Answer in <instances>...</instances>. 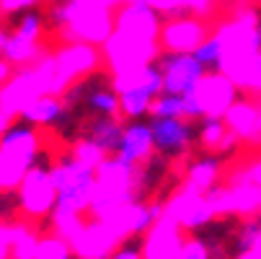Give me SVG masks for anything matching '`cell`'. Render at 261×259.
<instances>
[{
  "mask_svg": "<svg viewBox=\"0 0 261 259\" xmlns=\"http://www.w3.org/2000/svg\"><path fill=\"white\" fill-rule=\"evenodd\" d=\"M178 259H212V256H210V251H207L199 241L186 239V244H184V249H181Z\"/></svg>",
  "mask_w": 261,
  "mask_h": 259,
  "instance_id": "26",
  "label": "cell"
},
{
  "mask_svg": "<svg viewBox=\"0 0 261 259\" xmlns=\"http://www.w3.org/2000/svg\"><path fill=\"white\" fill-rule=\"evenodd\" d=\"M233 137L225 125V117H199L197 120V151H220Z\"/></svg>",
  "mask_w": 261,
  "mask_h": 259,
  "instance_id": "19",
  "label": "cell"
},
{
  "mask_svg": "<svg viewBox=\"0 0 261 259\" xmlns=\"http://www.w3.org/2000/svg\"><path fill=\"white\" fill-rule=\"evenodd\" d=\"M11 70H13V67H11L3 57H0V88H3V86L11 81Z\"/></svg>",
  "mask_w": 261,
  "mask_h": 259,
  "instance_id": "29",
  "label": "cell"
},
{
  "mask_svg": "<svg viewBox=\"0 0 261 259\" xmlns=\"http://www.w3.org/2000/svg\"><path fill=\"white\" fill-rule=\"evenodd\" d=\"M55 166H57V148H39L18 184V195L23 202V215L31 220H49L57 207L55 190Z\"/></svg>",
  "mask_w": 261,
  "mask_h": 259,
  "instance_id": "3",
  "label": "cell"
},
{
  "mask_svg": "<svg viewBox=\"0 0 261 259\" xmlns=\"http://www.w3.org/2000/svg\"><path fill=\"white\" fill-rule=\"evenodd\" d=\"M42 127L26 112H16L8 117L6 127L0 130V153L16 158L23 166H31L36 151L42 148Z\"/></svg>",
  "mask_w": 261,
  "mask_h": 259,
  "instance_id": "7",
  "label": "cell"
},
{
  "mask_svg": "<svg viewBox=\"0 0 261 259\" xmlns=\"http://www.w3.org/2000/svg\"><path fill=\"white\" fill-rule=\"evenodd\" d=\"M39 233H34L23 223L13 226V256L11 259H36V246H39Z\"/></svg>",
  "mask_w": 261,
  "mask_h": 259,
  "instance_id": "23",
  "label": "cell"
},
{
  "mask_svg": "<svg viewBox=\"0 0 261 259\" xmlns=\"http://www.w3.org/2000/svg\"><path fill=\"white\" fill-rule=\"evenodd\" d=\"M57 99L65 112H70L78 122V127L91 120L119 117V76L111 65L98 62L96 67L65 83L57 91Z\"/></svg>",
  "mask_w": 261,
  "mask_h": 259,
  "instance_id": "2",
  "label": "cell"
},
{
  "mask_svg": "<svg viewBox=\"0 0 261 259\" xmlns=\"http://www.w3.org/2000/svg\"><path fill=\"white\" fill-rule=\"evenodd\" d=\"M222 169H228V163L220 158L217 151H194L186 158L184 179H186L192 192L207 195L212 187H217V179H220Z\"/></svg>",
  "mask_w": 261,
  "mask_h": 259,
  "instance_id": "14",
  "label": "cell"
},
{
  "mask_svg": "<svg viewBox=\"0 0 261 259\" xmlns=\"http://www.w3.org/2000/svg\"><path fill=\"white\" fill-rule=\"evenodd\" d=\"M8 117H11V114L6 112V109H3V106H0V130H3V127H6V122H8Z\"/></svg>",
  "mask_w": 261,
  "mask_h": 259,
  "instance_id": "30",
  "label": "cell"
},
{
  "mask_svg": "<svg viewBox=\"0 0 261 259\" xmlns=\"http://www.w3.org/2000/svg\"><path fill=\"white\" fill-rule=\"evenodd\" d=\"M238 96L241 86H236L228 76H207L194 93L202 114L210 117H225V112L238 101Z\"/></svg>",
  "mask_w": 261,
  "mask_h": 259,
  "instance_id": "13",
  "label": "cell"
},
{
  "mask_svg": "<svg viewBox=\"0 0 261 259\" xmlns=\"http://www.w3.org/2000/svg\"><path fill=\"white\" fill-rule=\"evenodd\" d=\"M21 112H26L42 130H52L62 114V104H60L57 93H44L39 99H34L29 106H23Z\"/></svg>",
  "mask_w": 261,
  "mask_h": 259,
  "instance_id": "20",
  "label": "cell"
},
{
  "mask_svg": "<svg viewBox=\"0 0 261 259\" xmlns=\"http://www.w3.org/2000/svg\"><path fill=\"white\" fill-rule=\"evenodd\" d=\"M153 60L161 67L163 91L166 93L194 96L197 88L202 86V81L207 78V73L199 65V60L194 57V52H173V50L158 47L155 55H153Z\"/></svg>",
  "mask_w": 261,
  "mask_h": 259,
  "instance_id": "5",
  "label": "cell"
},
{
  "mask_svg": "<svg viewBox=\"0 0 261 259\" xmlns=\"http://www.w3.org/2000/svg\"><path fill=\"white\" fill-rule=\"evenodd\" d=\"M75 42L98 47L106 44L114 34V16H111L109 6L101 3H91V0H83L78 6L75 16L70 21V31H67Z\"/></svg>",
  "mask_w": 261,
  "mask_h": 259,
  "instance_id": "8",
  "label": "cell"
},
{
  "mask_svg": "<svg viewBox=\"0 0 261 259\" xmlns=\"http://www.w3.org/2000/svg\"><path fill=\"white\" fill-rule=\"evenodd\" d=\"M153 153H155V145H153L150 117L147 120H124V132H122V143H119V151H117L114 161L122 169L135 171Z\"/></svg>",
  "mask_w": 261,
  "mask_h": 259,
  "instance_id": "9",
  "label": "cell"
},
{
  "mask_svg": "<svg viewBox=\"0 0 261 259\" xmlns=\"http://www.w3.org/2000/svg\"><path fill=\"white\" fill-rule=\"evenodd\" d=\"M166 215V210L161 205H142V202H129L122 210H117L114 215H109L103 223L111 228L117 239L124 236H145L158 220Z\"/></svg>",
  "mask_w": 261,
  "mask_h": 259,
  "instance_id": "11",
  "label": "cell"
},
{
  "mask_svg": "<svg viewBox=\"0 0 261 259\" xmlns=\"http://www.w3.org/2000/svg\"><path fill=\"white\" fill-rule=\"evenodd\" d=\"M23 202L18 187H0V226H18L23 223Z\"/></svg>",
  "mask_w": 261,
  "mask_h": 259,
  "instance_id": "21",
  "label": "cell"
},
{
  "mask_svg": "<svg viewBox=\"0 0 261 259\" xmlns=\"http://www.w3.org/2000/svg\"><path fill=\"white\" fill-rule=\"evenodd\" d=\"M194 57L204 67L207 76H228V52H225V36L212 34L194 50Z\"/></svg>",
  "mask_w": 261,
  "mask_h": 259,
  "instance_id": "17",
  "label": "cell"
},
{
  "mask_svg": "<svg viewBox=\"0 0 261 259\" xmlns=\"http://www.w3.org/2000/svg\"><path fill=\"white\" fill-rule=\"evenodd\" d=\"M36 259H75V251H72V244L57 233H47L39 239V246H36Z\"/></svg>",
  "mask_w": 261,
  "mask_h": 259,
  "instance_id": "22",
  "label": "cell"
},
{
  "mask_svg": "<svg viewBox=\"0 0 261 259\" xmlns=\"http://www.w3.org/2000/svg\"><path fill=\"white\" fill-rule=\"evenodd\" d=\"M155 153L168 161H186L197 151V120L186 117H150Z\"/></svg>",
  "mask_w": 261,
  "mask_h": 259,
  "instance_id": "6",
  "label": "cell"
},
{
  "mask_svg": "<svg viewBox=\"0 0 261 259\" xmlns=\"http://www.w3.org/2000/svg\"><path fill=\"white\" fill-rule=\"evenodd\" d=\"M238 81H241L243 86H248V88L261 91V52L246 65V70L238 76Z\"/></svg>",
  "mask_w": 261,
  "mask_h": 259,
  "instance_id": "25",
  "label": "cell"
},
{
  "mask_svg": "<svg viewBox=\"0 0 261 259\" xmlns=\"http://www.w3.org/2000/svg\"><path fill=\"white\" fill-rule=\"evenodd\" d=\"M207 26L199 16H176L163 18L161 34H158V47L173 50V52H194L207 39Z\"/></svg>",
  "mask_w": 261,
  "mask_h": 259,
  "instance_id": "10",
  "label": "cell"
},
{
  "mask_svg": "<svg viewBox=\"0 0 261 259\" xmlns=\"http://www.w3.org/2000/svg\"><path fill=\"white\" fill-rule=\"evenodd\" d=\"M13 256V226H0V259Z\"/></svg>",
  "mask_w": 261,
  "mask_h": 259,
  "instance_id": "27",
  "label": "cell"
},
{
  "mask_svg": "<svg viewBox=\"0 0 261 259\" xmlns=\"http://www.w3.org/2000/svg\"><path fill=\"white\" fill-rule=\"evenodd\" d=\"M109 259H145V236H124L109 254Z\"/></svg>",
  "mask_w": 261,
  "mask_h": 259,
  "instance_id": "24",
  "label": "cell"
},
{
  "mask_svg": "<svg viewBox=\"0 0 261 259\" xmlns=\"http://www.w3.org/2000/svg\"><path fill=\"white\" fill-rule=\"evenodd\" d=\"M163 93V76L158 62L150 57L142 67L119 76V117L122 120H147L153 104Z\"/></svg>",
  "mask_w": 261,
  "mask_h": 259,
  "instance_id": "4",
  "label": "cell"
},
{
  "mask_svg": "<svg viewBox=\"0 0 261 259\" xmlns=\"http://www.w3.org/2000/svg\"><path fill=\"white\" fill-rule=\"evenodd\" d=\"M98 187V166L83 161L75 148H57L55 166V190L57 207L52 215V233L62 239H72L83 228V213H91L93 197Z\"/></svg>",
  "mask_w": 261,
  "mask_h": 259,
  "instance_id": "1",
  "label": "cell"
},
{
  "mask_svg": "<svg viewBox=\"0 0 261 259\" xmlns=\"http://www.w3.org/2000/svg\"><path fill=\"white\" fill-rule=\"evenodd\" d=\"M83 0H36L44 18V36H57L70 31V21Z\"/></svg>",
  "mask_w": 261,
  "mask_h": 259,
  "instance_id": "16",
  "label": "cell"
},
{
  "mask_svg": "<svg viewBox=\"0 0 261 259\" xmlns=\"http://www.w3.org/2000/svg\"><path fill=\"white\" fill-rule=\"evenodd\" d=\"M243 179L251 181V184H256V187H261V158H256V161L248 166V171H246Z\"/></svg>",
  "mask_w": 261,
  "mask_h": 259,
  "instance_id": "28",
  "label": "cell"
},
{
  "mask_svg": "<svg viewBox=\"0 0 261 259\" xmlns=\"http://www.w3.org/2000/svg\"><path fill=\"white\" fill-rule=\"evenodd\" d=\"M70 244L75 256L81 259H109L119 239L111 233V228L103 220H93V223H83V228L70 239Z\"/></svg>",
  "mask_w": 261,
  "mask_h": 259,
  "instance_id": "15",
  "label": "cell"
},
{
  "mask_svg": "<svg viewBox=\"0 0 261 259\" xmlns=\"http://www.w3.org/2000/svg\"><path fill=\"white\" fill-rule=\"evenodd\" d=\"M258 127H261V109H258Z\"/></svg>",
  "mask_w": 261,
  "mask_h": 259,
  "instance_id": "31",
  "label": "cell"
},
{
  "mask_svg": "<svg viewBox=\"0 0 261 259\" xmlns=\"http://www.w3.org/2000/svg\"><path fill=\"white\" fill-rule=\"evenodd\" d=\"M225 125L228 130L238 137V140H246V137H253L261 127H258V106H253L251 101H236L228 112H225Z\"/></svg>",
  "mask_w": 261,
  "mask_h": 259,
  "instance_id": "18",
  "label": "cell"
},
{
  "mask_svg": "<svg viewBox=\"0 0 261 259\" xmlns=\"http://www.w3.org/2000/svg\"><path fill=\"white\" fill-rule=\"evenodd\" d=\"M186 239L189 236L176 220L171 215H163L145 233V259H178Z\"/></svg>",
  "mask_w": 261,
  "mask_h": 259,
  "instance_id": "12",
  "label": "cell"
}]
</instances>
